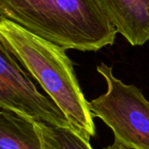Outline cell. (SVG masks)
Segmentation results:
<instances>
[{"label":"cell","instance_id":"cell-5","mask_svg":"<svg viewBox=\"0 0 149 149\" xmlns=\"http://www.w3.org/2000/svg\"><path fill=\"white\" fill-rule=\"evenodd\" d=\"M104 13L132 45L149 41V0H98Z\"/></svg>","mask_w":149,"mask_h":149},{"label":"cell","instance_id":"cell-7","mask_svg":"<svg viewBox=\"0 0 149 149\" xmlns=\"http://www.w3.org/2000/svg\"><path fill=\"white\" fill-rule=\"evenodd\" d=\"M38 122V121H37ZM44 149H93L90 141L72 127L38 122Z\"/></svg>","mask_w":149,"mask_h":149},{"label":"cell","instance_id":"cell-4","mask_svg":"<svg viewBox=\"0 0 149 149\" xmlns=\"http://www.w3.org/2000/svg\"><path fill=\"white\" fill-rule=\"evenodd\" d=\"M0 107L17 112L38 122L72 127L64 112L50 97L44 96L37 90L13 55L1 42Z\"/></svg>","mask_w":149,"mask_h":149},{"label":"cell","instance_id":"cell-2","mask_svg":"<svg viewBox=\"0 0 149 149\" xmlns=\"http://www.w3.org/2000/svg\"><path fill=\"white\" fill-rule=\"evenodd\" d=\"M0 17L65 50L97 52L118 33L98 0H0Z\"/></svg>","mask_w":149,"mask_h":149},{"label":"cell","instance_id":"cell-8","mask_svg":"<svg viewBox=\"0 0 149 149\" xmlns=\"http://www.w3.org/2000/svg\"><path fill=\"white\" fill-rule=\"evenodd\" d=\"M103 149H130V148H127L126 146H124V145H122V144H120V143H119V142H117V141H114L112 145H110V146H108V147H107V148H103Z\"/></svg>","mask_w":149,"mask_h":149},{"label":"cell","instance_id":"cell-3","mask_svg":"<svg viewBox=\"0 0 149 149\" xmlns=\"http://www.w3.org/2000/svg\"><path fill=\"white\" fill-rule=\"evenodd\" d=\"M97 71L107 89L89 101L93 118L111 128L114 141L130 149H149V100L136 86L117 79L111 66L101 63Z\"/></svg>","mask_w":149,"mask_h":149},{"label":"cell","instance_id":"cell-1","mask_svg":"<svg viewBox=\"0 0 149 149\" xmlns=\"http://www.w3.org/2000/svg\"><path fill=\"white\" fill-rule=\"evenodd\" d=\"M0 42L64 112L72 129L90 141L96 134L94 118L65 50L2 17Z\"/></svg>","mask_w":149,"mask_h":149},{"label":"cell","instance_id":"cell-6","mask_svg":"<svg viewBox=\"0 0 149 149\" xmlns=\"http://www.w3.org/2000/svg\"><path fill=\"white\" fill-rule=\"evenodd\" d=\"M0 149H44L38 122L0 107Z\"/></svg>","mask_w":149,"mask_h":149}]
</instances>
